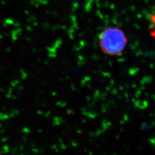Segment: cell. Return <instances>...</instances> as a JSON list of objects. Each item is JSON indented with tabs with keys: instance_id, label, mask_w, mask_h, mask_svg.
Wrapping results in <instances>:
<instances>
[{
	"instance_id": "cell-1",
	"label": "cell",
	"mask_w": 155,
	"mask_h": 155,
	"mask_svg": "<svg viewBox=\"0 0 155 155\" xmlns=\"http://www.w3.org/2000/svg\"><path fill=\"white\" fill-rule=\"evenodd\" d=\"M101 51L107 55L118 56L125 50L127 39L120 28L111 27L105 29L98 38Z\"/></svg>"
},
{
	"instance_id": "cell-2",
	"label": "cell",
	"mask_w": 155,
	"mask_h": 155,
	"mask_svg": "<svg viewBox=\"0 0 155 155\" xmlns=\"http://www.w3.org/2000/svg\"><path fill=\"white\" fill-rule=\"evenodd\" d=\"M150 35L152 38H155V10L153 13L150 16Z\"/></svg>"
}]
</instances>
